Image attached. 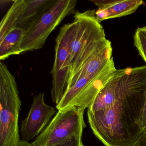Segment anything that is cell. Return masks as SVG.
<instances>
[{"mask_svg": "<svg viewBox=\"0 0 146 146\" xmlns=\"http://www.w3.org/2000/svg\"><path fill=\"white\" fill-rule=\"evenodd\" d=\"M25 34V31L19 28L13 29L0 42V60H4L13 55L24 52L21 44Z\"/></svg>", "mask_w": 146, "mask_h": 146, "instance_id": "cell-10", "label": "cell"}, {"mask_svg": "<svg viewBox=\"0 0 146 146\" xmlns=\"http://www.w3.org/2000/svg\"><path fill=\"white\" fill-rule=\"evenodd\" d=\"M146 66L130 67L117 100L109 108L88 110L95 135L106 146H134L142 132L140 125L145 104Z\"/></svg>", "mask_w": 146, "mask_h": 146, "instance_id": "cell-1", "label": "cell"}, {"mask_svg": "<svg viewBox=\"0 0 146 146\" xmlns=\"http://www.w3.org/2000/svg\"><path fill=\"white\" fill-rule=\"evenodd\" d=\"M134 146H146V131H143Z\"/></svg>", "mask_w": 146, "mask_h": 146, "instance_id": "cell-14", "label": "cell"}, {"mask_svg": "<svg viewBox=\"0 0 146 146\" xmlns=\"http://www.w3.org/2000/svg\"><path fill=\"white\" fill-rule=\"evenodd\" d=\"M25 5V0H16L13 1V4L0 23V42L15 28Z\"/></svg>", "mask_w": 146, "mask_h": 146, "instance_id": "cell-11", "label": "cell"}, {"mask_svg": "<svg viewBox=\"0 0 146 146\" xmlns=\"http://www.w3.org/2000/svg\"><path fill=\"white\" fill-rule=\"evenodd\" d=\"M24 8L16 23L15 28L25 31L33 27L44 13L56 2V0H25Z\"/></svg>", "mask_w": 146, "mask_h": 146, "instance_id": "cell-9", "label": "cell"}, {"mask_svg": "<svg viewBox=\"0 0 146 146\" xmlns=\"http://www.w3.org/2000/svg\"><path fill=\"white\" fill-rule=\"evenodd\" d=\"M44 93H40L34 98L32 106L27 117L22 121L21 133L22 140L29 141L38 136L57 113L54 108L46 105Z\"/></svg>", "mask_w": 146, "mask_h": 146, "instance_id": "cell-7", "label": "cell"}, {"mask_svg": "<svg viewBox=\"0 0 146 146\" xmlns=\"http://www.w3.org/2000/svg\"><path fill=\"white\" fill-rule=\"evenodd\" d=\"M16 146H35L33 143H31L27 141L20 140Z\"/></svg>", "mask_w": 146, "mask_h": 146, "instance_id": "cell-16", "label": "cell"}, {"mask_svg": "<svg viewBox=\"0 0 146 146\" xmlns=\"http://www.w3.org/2000/svg\"><path fill=\"white\" fill-rule=\"evenodd\" d=\"M75 31L73 22L66 24L61 27L56 39L55 59L51 73L52 78L51 96L56 106L67 89L70 75V47Z\"/></svg>", "mask_w": 146, "mask_h": 146, "instance_id": "cell-6", "label": "cell"}, {"mask_svg": "<svg viewBox=\"0 0 146 146\" xmlns=\"http://www.w3.org/2000/svg\"><path fill=\"white\" fill-rule=\"evenodd\" d=\"M143 130L146 131V124H145V127H144V129H143Z\"/></svg>", "mask_w": 146, "mask_h": 146, "instance_id": "cell-17", "label": "cell"}, {"mask_svg": "<svg viewBox=\"0 0 146 146\" xmlns=\"http://www.w3.org/2000/svg\"><path fill=\"white\" fill-rule=\"evenodd\" d=\"M95 10L74 13L75 31L70 47V72L110 42L96 17Z\"/></svg>", "mask_w": 146, "mask_h": 146, "instance_id": "cell-2", "label": "cell"}, {"mask_svg": "<svg viewBox=\"0 0 146 146\" xmlns=\"http://www.w3.org/2000/svg\"><path fill=\"white\" fill-rule=\"evenodd\" d=\"M85 108L72 106L58 110L53 118L33 142L35 146H49L75 136H82L86 124Z\"/></svg>", "mask_w": 146, "mask_h": 146, "instance_id": "cell-4", "label": "cell"}, {"mask_svg": "<svg viewBox=\"0 0 146 146\" xmlns=\"http://www.w3.org/2000/svg\"><path fill=\"white\" fill-rule=\"evenodd\" d=\"M49 146H84L82 137L75 136L72 137L60 143Z\"/></svg>", "mask_w": 146, "mask_h": 146, "instance_id": "cell-13", "label": "cell"}, {"mask_svg": "<svg viewBox=\"0 0 146 146\" xmlns=\"http://www.w3.org/2000/svg\"><path fill=\"white\" fill-rule=\"evenodd\" d=\"M98 7L96 11V19L100 23L110 19L130 15L144 4L142 0H91Z\"/></svg>", "mask_w": 146, "mask_h": 146, "instance_id": "cell-8", "label": "cell"}, {"mask_svg": "<svg viewBox=\"0 0 146 146\" xmlns=\"http://www.w3.org/2000/svg\"><path fill=\"white\" fill-rule=\"evenodd\" d=\"M76 0H58L37 23L25 31L21 44L24 52L43 47L50 34L69 15L75 13Z\"/></svg>", "mask_w": 146, "mask_h": 146, "instance_id": "cell-5", "label": "cell"}, {"mask_svg": "<svg viewBox=\"0 0 146 146\" xmlns=\"http://www.w3.org/2000/svg\"><path fill=\"white\" fill-rule=\"evenodd\" d=\"M134 44L146 63V26L137 29L134 35Z\"/></svg>", "mask_w": 146, "mask_h": 146, "instance_id": "cell-12", "label": "cell"}, {"mask_svg": "<svg viewBox=\"0 0 146 146\" xmlns=\"http://www.w3.org/2000/svg\"><path fill=\"white\" fill-rule=\"evenodd\" d=\"M146 123V89L145 93V104H144V108H143V111L141 119V128L144 129L145 124Z\"/></svg>", "mask_w": 146, "mask_h": 146, "instance_id": "cell-15", "label": "cell"}, {"mask_svg": "<svg viewBox=\"0 0 146 146\" xmlns=\"http://www.w3.org/2000/svg\"><path fill=\"white\" fill-rule=\"evenodd\" d=\"M0 146H16L20 141L19 117L22 102L16 78L0 62Z\"/></svg>", "mask_w": 146, "mask_h": 146, "instance_id": "cell-3", "label": "cell"}]
</instances>
